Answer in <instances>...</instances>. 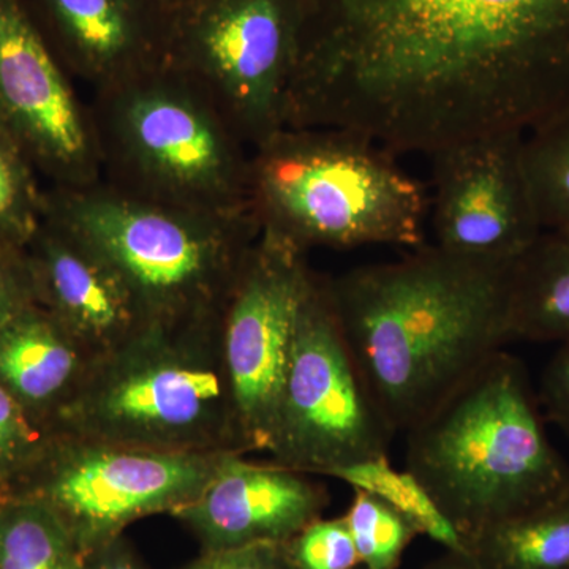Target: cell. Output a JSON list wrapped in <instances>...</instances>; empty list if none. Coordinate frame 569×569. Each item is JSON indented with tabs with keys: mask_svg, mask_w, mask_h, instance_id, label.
Masks as SVG:
<instances>
[{
	"mask_svg": "<svg viewBox=\"0 0 569 569\" xmlns=\"http://www.w3.org/2000/svg\"><path fill=\"white\" fill-rule=\"evenodd\" d=\"M569 112V0H302L287 127L430 156Z\"/></svg>",
	"mask_w": 569,
	"mask_h": 569,
	"instance_id": "6da1fadb",
	"label": "cell"
},
{
	"mask_svg": "<svg viewBox=\"0 0 569 569\" xmlns=\"http://www.w3.org/2000/svg\"><path fill=\"white\" fill-rule=\"evenodd\" d=\"M512 269L425 244L400 260L326 277L348 346L392 432L406 433L512 342Z\"/></svg>",
	"mask_w": 569,
	"mask_h": 569,
	"instance_id": "7a4b0ae2",
	"label": "cell"
},
{
	"mask_svg": "<svg viewBox=\"0 0 569 569\" xmlns=\"http://www.w3.org/2000/svg\"><path fill=\"white\" fill-rule=\"evenodd\" d=\"M407 468L470 541L569 489L526 366L501 350L406 432Z\"/></svg>",
	"mask_w": 569,
	"mask_h": 569,
	"instance_id": "3957f363",
	"label": "cell"
},
{
	"mask_svg": "<svg viewBox=\"0 0 569 569\" xmlns=\"http://www.w3.org/2000/svg\"><path fill=\"white\" fill-rule=\"evenodd\" d=\"M396 153L343 129H293L250 151L249 211L260 233L309 252L425 246V187Z\"/></svg>",
	"mask_w": 569,
	"mask_h": 569,
	"instance_id": "277c9868",
	"label": "cell"
},
{
	"mask_svg": "<svg viewBox=\"0 0 569 569\" xmlns=\"http://www.w3.org/2000/svg\"><path fill=\"white\" fill-rule=\"evenodd\" d=\"M44 217L102 254L149 326L182 328L222 313L260 227L250 211L213 213L142 200L99 181L44 190Z\"/></svg>",
	"mask_w": 569,
	"mask_h": 569,
	"instance_id": "5b68a950",
	"label": "cell"
},
{
	"mask_svg": "<svg viewBox=\"0 0 569 569\" xmlns=\"http://www.w3.org/2000/svg\"><path fill=\"white\" fill-rule=\"evenodd\" d=\"M52 432L162 451L246 455L220 342L208 323L148 326L92 361Z\"/></svg>",
	"mask_w": 569,
	"mask_h": 569,
	"instance_id": "8992f818",
	"label": "cell"
},
{
	"mask_svg": "<svg viewBox=\"0 0 569 569\" xmlns=\"http://www.w3.org/2000/svg\"><path fill=\"white\" fill-rule=\"evenodd\" d=\"M102 181L153 203L249 211L250 148L201 89L170 66L93 92Z\"/></svg>",
	"mask_w": 569,
	"mask_h": 569,
	"instance_id": "52a82bcc",
	"label": "cell"
},
{
	"mask_svg": "<svg viewBox=\"0 0 569 569\" xmlns=\"http://www.w3.org/2000/svg\"><path fill=\"white\" fill-rule=\"evenodd\" d=\"M392 432L370 395L329 295L312 272L296 313L268 455L312 477L388 456Z\"/></svg>",
	"mask_w": 569,
	"mask_h": 569,
	"instance_id": "ba28073f",
	"label": "cell"
},
{
	"mask_svg": "<svg viewBox=\"0 0 569 569\" xmlns=\"http://www.w3.org/2000/svg\"><path fill=\"white\" fill-rule=\"evenodd\" d=\"M302 0H187L168 66L201 89L250 151L287 127Z\"/></svg>",
	"mask_w": 569,
	"mask_h": 569,
	"instance_id": "9c48e42d",
	"label": "cell"
},
{
	"mask_svg": "<svg viewBox=\"0 0 569 569\" xmlns=\"http://www.w3.org/2000/svg\"><path fill=\"white\" fill-rule=\"evenodd\" d=\"M227 455L127 447L52 432L13 497L47 505L88 557L126 537L138 520L173 516L189 505Z\"/></svg>",
	"mask_w": 569,
	"mask_h": 569,
	"instance_id": "30bf717a",
	"label": "cell"
},
{
	"mask_svg": "<svg viewBox=\"0 0 569 569\" xmlns=\"http://www.w3.org/2000/svg\"><path fill=\"white\" fill-rule=\"evenodd\" d=\"M305 252L260 233L220 313L223 365L247 455L268 452L296 313L312 269Z\"/></svg>",
	"mask_w": 569,
	"mask_h": 569,
	"instance_id": "8fae6325",
	"label": "cell"
},
{
	"mask_svg": "<svg viewBox=\"0 0 569 569\" xmlns=\"http://www.w3.org/2000/svg\"><path fill=\"white\" fill-rule=\"evenodd\" d=\"M24 0H0V137L52 186L102 181L91 108Z\"/></svg>",
	"mask_w": 569,
	"mask_h": 569,
	"instance_id": "7c38bea8",
	"label": "cell"
},
{
	"mask_svg": "<svg viewBox=\"0 0 569 569\" xmlns=\"http://www.w3.org/2000/svg\"><path fill=\"white\" fill-rule=\"evenodd\" d=\"M518 130L445 146L432 159V224L438 249L493 266L518 263L542 233Z\"/></svg>",
	"mask_w": 569,
	"mask_h": 569,
	"instance_id": "4fadbf2b",
	"label": "cell"
},
{
	"mask_svg": "<svg viewBox=\"0 0 569 569\" xmlns=\"http://www.w3.org/2000/svg\"><path fill=\"white\" fill-rule=\"evenodd\" d=\"M329 501L328 489L312 475L230 452L198 497L171 518L193 535L201 552L287 545L323 518Z\"/></svg>",
	"mask_w": 569,
	"mask_h": 569,
	"instance_id": "5bb4252c",
	"label": "cell"
},
{
	"mask_svg": "<svg viewBox=\"0 0 569 569\" xmlns=\"http://www.w3.org/2000/svg\"><path fill=\"white\" fill-rule=\"evenodd\" d=\"M36 305L93 361L148 328L141 307L121 276L69 228L44 217L24 247Z\"/></svg>",
	"mask_w": 569,
	"mask_h": 569,
	"instance_id": "9a60e30c",
	"label": "cell"
},
{
	"mask_svg": "<svg viewBox=\"0 0 569 569\" xmlns=\"http://www.w3.org/2000/svg\"><path fill=\"white\" fill-rule=\"evenodd\" d=\"M63 67L93 92L168 63L173 10L164 0H33Z\"/></svg>",
	"mask_w": 569,
	"mask_h": 569,
	"instance_id": "2e32d148",
	"label": "cell"
},
{
	"mask_svg": "<svg viewBox=\"0 0 569 569\" xmlns=\"http://www.w3.org/2000/svg\"><path fill=\"white\" fill-rule=\"evenodd\" d=\"M92 361L36 302L0 328V388L48 432L80 392Z\"/></svg>",
	"mask_w": 569,
	"mask_h": 569,
	"instance_id": "e0dca14e",
	"label": "cell"
},
{
	"mask_svg": "<svg viewBox=\"0 0 569 569\" xmlns=\"http://www.w3.org/2000/svg\"><path fill=\"white\" fill-rule=\"evenodd\" d=\"M512 340H569V231H542L515 264Z\"/></svg>",
	"mask_w": 569,
	"mask_h": 569,
	"instance_id": "ac0fdd59",
	"label": "cell"
},
{
	"mask_svg": "<svg viewBox=\"0 0 569 569\" xmlns=\"http://www.w3.org/2000/svg\"><path fill=\"white\" fill-rule=\"evenodd\" d=\"M467 550L481 569H569V489L486 527Z\"/></svg>",
	"mask_w": 569,
	"mask_h": 569,
	"instance_id": "d6986e66",
	"label": "cell"
},
{
	"mask_svg": "<svg viewBox=\"0 0 569 569\" xmlns=\"http://www.w3.org/2000/svg\"><path fill=\"white\" fill-rule=\"evenodd\" d=\"M0 569H89L62 520L39 500H0Z\"/></svg>",
	"mask_w": 569,
	"mask_h": 569,
	"instance_id": "ffe728a7",
	"label": "cell"
},
{
	"mask_svg": "<svg viewBox=\"0 0 569 569\" xmlns=\"http://www.w3.org/2000/svg\"><path fill=\"white\" fill-rule=\"evenodd\" d=\"M329 478L346 482L353 490L372 493L410 520L418 533L447 550L468 552L466 541L448 516L438 507L426 486L408 468L397 470L388 456L362 460L340 468Z\"/></svg>",
	"mask_w": 569,
	"mask_h": 569,
	"instance_id": "44dd1931",
	"label": "cell"
},
{
	"mask_svg": "<svg viewBox=\"0 0 569 569\" xmlns=\"http://www.w3.org/2000/svg\"><path fill=\"white\" fill-rule=\"evenodd\" d=\"M523 164L542 231H569V112L526 133Z\"/></svg>",
	"mask_w": 569,
	"mask_h": 569,
	"instance_id": "7402d4cb",
	"label": "cell"
},
{
	"mask_svg": "<svg viewBox=\"0 0 569 569\" xmlns=\"http://www.w3.org/2000/svg\"><path fill=\"white\" fill-rule=\"evenodd\" d=\"M353 493L342 516L353 537L361 569H399L407 549L419 537L417 527L372 493Z\"/></svg>",
	"mask_w": 569,
	"mask_h": 569,
	"instance_id": "603a6c76",
	"label": "cell"
},
{
	"mask_svg": "<svg viewBox=\"0 0 569 569\" xmlns=\"http://www.w3.org/2000/svg\"><path fill=\"white\" fill-rule=\"evenodd\" d=\"M44 219V190L24 153L0 137V244L24 250Z\"/></svg>",
	"mask_w": 569,
	"mask_h": 569,
	"instance_id": "cb8c5ba5",
	"label": "cell"
},
{
	"mask_svg": "<svg viewBox=\"0 0 569 569\" xmlns=\"http://www.w3.org/2000/svg\"><path fill=\"white\" fill-rule=\"evenodd\" d=\"M51 432L0 388V500L13 497L43 456Z\"/></svg>",
	"mask_w": 569,
	"mask_h": 569,
	"instance_id": "d4e9b609",
	"label": "cell"
},
{
	"mask_svg": "<svg viewBox=\"0 0 569 569\" xmlns=\"http://www.w3.org/2000/svg\"><path fill=\"white\" fill-rule=\"evenodd\" d=\"M295 569H359L353 537L343 516L320 518L287 542Z\"/></svg>",
	"mask_w": 569,
	"mask_h": 569,
	"instance_id": "484cf974",
	"label": "cell"
},
{
	"mask_svg": "<svg viewBox=\"0 0 569 569\" xmlns=\"http://www.w3.org/2000/svg\"><path fill=\"white\" fill-rule=\"evenodd\" d=\"M178 569H295L287 545H253L211 550Z\"/></svg>",
	"mask_w": 569,
	"mask_h": 569,
	"instance_id": "4316f807",
	"label": "cell"
},
{
	"mask_svg": "<svg viewBox=\"0 0 569 569\" xmlns=\"http://www.w3.org/2000/svg\"><path fill=\"white\" fill-rule=\"evenodd\" d=\"M557 346L542 369L538 400L546 417L569 437V340Z\"/></svg>",
	"mask_w": 569,
	"mask_h": 569,
	"instance_id": "83f0119b",
	"label": "cell"
},
{
	"mask_svg": "<svg viewBox=\"0 0 569 569\" xmlns=\"http://www.w3.org/2000/svg\"><path fill=\"white\" fill-rule=\"evenodd\" d=\"M36 302L24 250L0 257V328Z\"/></svg>",
	"mask_w": 569,
	"mask_h": 569,
	"instance_id": "f1b7e54d",
	"label": "cell"
},
{
	"mask_svg": "<svg viewBox=\"0 0 569 569\" xmlns=\"http://www.w3.org/2000/svg\"><path fill=\"white\" fill-rule=\"evenodd\" d=\"M88 567L89 569H151L141 560L126 537L114 539L110 545L88 556Z\"/></svg>",
	"mask_w": 569,
	"mask_h": 569,
	"instance_id": "f546056e",
	"label": "cell"
},
{
	"mask_svg": "<svg viewBox=\"0 0 569 569\" xmlns=\"http://www.w3.org/2000/svg\"><path fill=\"white\" fill-rule=\"evenodd\" d=\"M422 569H481V567L468 552L443 549L436 559L427 561Z\"/></svg>",
	"mask_w": 569,
	"mask_h": 569,
	"instance_id": "4dcf8cb0",
	"label": "cell"
},
{
	"mask_svg": "<svg viewBox=\"0 0 569 569\" xmlns=\"http://www.w3.org/2000/svg\"><path fill=\"white\" fill-rule=\"evenodd\" d=\"M167 2V6L170 7L171 10L178 9L179 6H182V3H186L187 0H164Z\"/></svg>",
	"mask_w": 569,
	"mask_h": 569,
	"instance_id": "1f68e13d",
	"label": "cell"
},
{
	"mask_svg": "<svg viewBox=\"0 0 569 569\" xmlns=\"http://www.w3.org/2000/svg\"><path fill=\"white\" fill-rule=\"evenodd\" d=\"M20 252V250L9 249V247L0 244V257L7 253Z\"/></svg>",
	"mask_w": 569,
	"mask_h": 569,
	"instance_id": "d6a6232c",
	"label": "cell"
},
{
	"mask_svg": "<svg viewBox=\"0 0 569 569\" xmlns=\"http://www.w3.org/2000/svg\"><path fill=\"white\" fill-rule=\"evenodd\" d=\"M359 569H361V568H359Z\"/></svg>",
	"mask_w": 569,
	"mask_h": 569,
	"instance_id": "836d02e7",
	"label": "cell"
}]
</instances>
